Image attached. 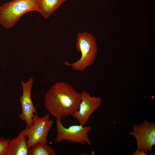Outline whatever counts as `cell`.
Here are the masks:
<instances>
[{
  "mask_svg": "<svg viewBox=\"0 0 155 155\" xmlns=\"http://www.w3.org/2000/svg\"><path fill=\"white\" fill-rule=\"evenodd\" d=\"M38 12L36 0H13L0 6V24L13 28L21 17L30 11Z\"/></svg>",
  "mask_w": 155,
  "mask_h": 155,
  "instance_id": "3957f363",
  "label": "cell"
},
{
  "mask_svg": "<svg viewBox=\"0 0 155 155\" xmlns=\"http://www.w3.org/2000/svg\"><path fill=\"white\" fill-rule=\"evenodd\" d=\"M132 128L133 130L129 133L135 138L137 149L148 155L155 145V123L144 120L141 123L133 124Z\"/></svg>",
  "mask_w": 155,
  "mask_h": 155,
  "instance_id": "8992f818",
  "label": "cell"
},
{
  "mask_svg": "<svg viewBox=\"0 0 155 155\" xmlns=\"http://www.w3.org/2000/svg\"><path fill=\"white\" fill-rule=\"evenodd\" d=\"M92 155H94L95 154V152L94 151H92L91 152Z\"/></svg>",
  "mask_w": 155,
  "mask_h": 155,
  "instance_id": "5bb4252c",
  "label": "cell"
},
{
  "mask_svg": "<svg viewBox=\"0 0 155 155\" xmlns=\"http://www.w3.org/2000/svg\"><path fill=\"white\" fill-rule=\"evenodd\" d=\"M21 83L22 93L20 99L22 110L19 118L25 123L26 127H29L32 124L34 115L37 113L31 98V90L34 80L31 78L26 82L21 81Z\"/></svg>",
  "mask_w": 155,
  "mask_h": 155,
  "instance_id": "ba28073f",
  "label": "cell"
},
{
  "mask_svg": "<svg viewBox=\"0 0 155 155\" xmlns=\"http://www.w3.org/2000/svg\"><path fill=\"white\" fill-rule=\"evenodd\" d=\"M81 94V102L78 110L71 115L83 126L86 123L92 114L100 106L102 100L99 97L91 96L85 90Z\"/></svg>",
  "mask_w": 155,
  "mask_h": 155,
  "instance_id": "52a82bcc",
  "label": "cell"
},
{
  "mask_svg": "<svg viewBox=\"0 0 155 155\" xmlns=\"http://www.w3.org/2000/svg\"><path fill=\"white\" fill-rule=\"evenodd\" d=\"M49 117V113L42 117L37 113L34 115L32 125L27 127V144L29 148L37 143H47L48 134L53 124Z\"/></svg>",
  "mask_w": 155,
  "mask_h": 155,
  "instance_id": "5b68a950",
  "label": "cell"
},
{
  "mask_svg": "<svg viewBox=\"0 0 155 155\" xmlns=\"http://www.w3.org/2000/svg\"><path fill=\"white\" fill-rule=\"evenodd\" d=\"M81 102V93L69 84L59 82L46 92L44 104L50 115L61 120L77 111Z\"/></svg>",
  "mask_w": 155,
  "mask_h": 155,
  "instance_id": "6da1fadb",
  "label": "cell"
},
{
  "mask_svg": "<svg viewBox=\"0 0 155 155\" xmlns=\"http://www.w3.org/2000/svg\"><path fill=\"white\" fill-rule=\"evenodd\" d=\"M54 150L47 144L37 143L31 148L30 155H55Z\"/></svg>",
  "mask_w": 155,
  "mask_h": 155,
  "instance_id": "8fae6325",
  "label": "cell"
},
{
  "mask_svg": "<svg viewBox=\"0 0 155 155\" xmlns=\"http://www.w3.org/2000/svg\"><path fill=\"white\" fill-rule=\"evenodd\" d=\"M9 140L3 137H0V155H6Z\"/></svg>",
  "mask_w": 155,
  "mask_h": 155,
  "instance_id": "7c38bea8",
  "label": "cell"
},
{
  "mask_svg": "<svg viewBox=\"0 0 155 155\" xmlns=\"http://www.w3.org/2000/svg\"><path fill=\"white\" fill-rule=\"evenodd\" d=\"M27 129L26 127L17 136L9 140L6 155H30L31 148L27 144Z\"/></svg>",
  "mask_w": 155,
  "mask_h": 155,
  "instance_id": "9c48e42d",
  "label": "cell"
},
{
  "mask_svg": "<svg viewBox=\"0 0 155 155\" xmlns=\"http://www.w3.org/2000/svg\"><path fill=\"white\" fill-rule=\"evenodd\" d=\"M36 0L38 12L41 14L44 19H46L67 0Z\"/></svg>",
  "mask_w": 155,
  "mask_h": 155,
  "instance_id": "30bf717a",
  "label": "cell"
},
{
  "mask_svg": "<svg viewBox=\"0 0 155 155\" xmlns=\"http://www.w3.org/2000/svg\"><path fill=\"white\" fill-rule=\"evenodd\" d=\"M56 136L55 142L59 143L63 140H66L72 143H79L84 145L87 144L90 145L92 142L89 139L88 133L92 129L90 126H84L72 125L68 128L64 127L61 120H56Z\"/></svg>",
  "mask_w": 155,
  "mask_h": 155,
  "instance_id": "277c9868",
  "label": "cell"
},
{
  "mask_svg": "<svg viewBox=\"0 0 155 155\" xmlns=\"http://www.w3.org/2000/svg\"><path fill=\"white\" fill-rule=\"evenodd\" d=\"M133 155H147L144 151L137 149L132 154Z\"/></svg>",
  "mask_w": 155,
  "mask_h": 155,
  "instance_id": "4fadbf2b",
  "label": "cell"
},
{
  "mask_svg": "<svg viewBox=\"0 0 155 155\" xmlns=\"http://www.w3.org/2000/svg\"><path fill=\"white\" fill-rule=\"evenodd\" d=\"M77 36L76 48L81 53V57L75 62L66 61L64 64L75 71L82 72L95 61L98 49L96 40L92 34L87 32H79Z\"/></svg>",
  "mask_w": 155,
  "mask_h": 155,
  "instance_id": "7a4b0ae2",
  "label": "cell"
}]
</instances>
